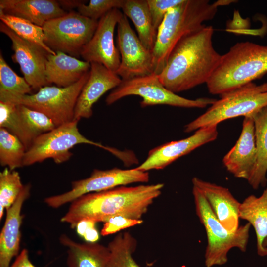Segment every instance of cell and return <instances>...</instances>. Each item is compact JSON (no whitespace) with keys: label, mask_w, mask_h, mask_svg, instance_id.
Here are the masks:
<instances>
[{"label":"cell","mask_w":267,"mask_h":267,"mask_svg":"<svg viewBox=\"0 0 267 267\" xmlns=\"http://www.w3.org/2000/svg\"><path fill=\"white\" fill-rule=\"evenodd\" d=\"M89 74L90 70L69 87L45 86L34 94H14L0 90V101L22 105L42 112L58 127L74 120L77 101Z\"/></svg>","instance_id":"7"},{"label":"cell","mask_w":267,"mask_h":267,"mask_svg":"<svg viewBox=\"0 0 267 267\" xmlns=\"http://www.w3.org/2000/svg\"><path fill=\"white\" fill-rule=\"evenodd\" d=\"M61 244L67 248L68 267H108L110 251L107 246L95 242L80 243L62 234Z\"/></svg>","instance_id":"23"},{"label":"cell","mask_w":267,"mask_h":267,"mask_svg":"<svg viewBox=\"0 0 267 267\" xmlns=\"http://www.w3.org/2000/svg\"><path fill=\"white\" fill-rule=\"evenodd\" d=\"M233 0H183L166 14L158 28L152 50L154 73L159 75L176 44L184 36L201 27L203 22L214 18L218 7Z\"/></svg>","instance_id":"3"},{"label":"cell","mask_w":267,"mask_h":267,"mask_svg":"<svg viewBox=\"0 0 267 267\" xmlns=\"http://www.w3.org/2000/svg\"><path fill=\"white\" fill-rule=\"evenodd\" d=\"M195 211L207 235V245L205 252L206 267L225 264L227 254L233 248L243 252L247 249L251 224L247 222L235 231L226 229L220 222L201 192L193 186Z\"/></svg>","instance_id":"6"},{"label":"cell","mask_w":267,"mask_h":267,"mask_svg":"<svg viewBox=\"0 0 267 267\" xmlns=\"http://www.w3.org/2000/svg\"><path fill=\"white\" fill-rule=\"evenodd\" d=\"M10 267H36L29 258L28 251L24 249L16 258L13 264Z\"/></svg>","instance_id":"36"},{"label":"cell","mask_w":267,"mask_h":267,"mask_svg":"<svg viewBox=\"0 0 267 267\" xmlns=\"http://www.w3.org/2000/svg\"><path fill=\"white\" fill-rule=\"evenodd\" d=\"M239 218L248 221L255 230L257 254L267 256V188L259 197L250 195L241 203Z\"/></svg>","instance_id":"22"},{"label":"cell","mask_w":267,"mask_h":267,"mask_svg":"<svg viewBox=\"0 0 267 267\" xmlns=\"http://www.w3.org/2000/svg\"><path fill=\"white\" fill-rule=\"evenodd\" d=\"M255 126L257 148L255 165L247 181L254 189L264 187L267 182V106L251 116Z\"/></svg>","instance_id":"24"},{"label":"cell","mask_w":267,"mask_h":267,"mask_svg":"<svg viewBox=\"0 0 267 267\" xmlns=\"http://www.w3.org/2000/svg\"><path fill=\"white\" fill-rule=\"evenodd\" d=\"M0 9L40 27L67 13L53 0H0Z\"/></svg>","instance_id":"20"},{"label":"cell","mask_w":267,"mask_h":267,"mask_svg":"<svg viewBox=\"0 0 267 267\" xmlns=\"http://www.w3.org/2000/svg\"><path fill=\"white\" fill-rule=\"evenodd\" d=\"M0 31L11 40L14 51L12 59L19 64L24 78L32 89L38 90L48 86L45 70L49 53L39 45L18 36L2 22L0 23Z\"/></svg>","instance_id":"14"},{"label":"cell","mask_w":267,"mask_h":267,"mask_svg":"<svg viewBox=\"0 0 267 267\" xmlns=\"http://www.w3.org/2000/svg\"><path fill=\"white\" fill-rule=\"evenodd\" d=\"M218 135L217 126L199 129L186 138L172 141L150 150L145 160L136 168L144 172L163 169L197 148L215 140Z\"/></svg>","instance_id":"15"},{"label":"cell","mask_w":267,"mask_h":267,"mask_svg":"<svg viewBox=\"0 0 267 267\" xmlns=\"http://www.w3.org/2000/svg\"><path fill=\"white\" fill-rule=\"evenodd\" d=\"M220 96L204 113L184 126V132L217 126L231 118L252 116L267 106V83L257 85L251 82Z\"/></svg>","instance_id":"5"},{"label":"cell","mask_w":267,"mask_h":267,"mask_svg":"<svg viewBox=\"0 0 267 267\" xmlns=\"http://www.w3.org/2000/svg\"><path fill=\"white\" fill-rule=\"evenodd\" d=\"M0 19L1 22L21 38L39 45L49 54H56L54 51L45 44L42 27L23 18L5 14L0 9Z\"/></svg>","instance_id":"28"},{"label":"cell","mask_w":267,"mask_h":267,"mask_svg":"<svg viewBox=\"0 0 267 267\" xmlns=\"http://www.w3.org/2000/svg\"><path fill=\"white\" fill-rule=\"evenodd\" d=\"M183 0H147L153 26L158 32L166 14Z\"/></svg>","instance_id":"34"},{"label":"cell","mask_w":267,"mask_h":267,"mask_svg":"<svg viewBox=\"0 0 267 267\" xmlns=\"http://www.w3.org/2000/svg\"><path fill=\"white\" fill-rule=\"evenodd\" d=\"M267 73V45L238 42L222 55L206 83L209 92L221 95L261 78Z\"/></svg>","instance_id":"4"},{"label":"cell","mask_w":267,"mask_h":267,"mask_svg":"<svg viewBox=\"0 0 267 267\" xmlns=\"http://www.w3.org/2000/svg\"><path fill=\"white\" fill-rule=\"evenodd\" d=\"M96 222L90 220H83L79 222L76 226V231L79 235L83 237L89 229L95 227Z\"/></svg>","instance_id":"37"},{"label":"cell","mask_w":267,"mask_h":267,"mask_svg":"<svg viewBox=\"0 0 267 267\" xmlns=\"http://www.w3.org/2000/svg\"><path fill=\"white\" fill-rule=\"evenodd\" d=\"M83 237L87 242L95 243L99 238V234L95 227L88 229Z\"/></svg>","instance_id":"39"},{"label":"cell","mask_w":267,"mask_h":267,"mask_svg":"<svg viewBox=\"0 0 267 267\" xmlns=\"http://www.w3.org/2000/svg\"><path fill=\"white\" fill-rule=\"evenodd\" d=\"M149 178L148 172L140 171L136 168L131 169L114 168L106 170L94 169L89 177L73 181L70 190L46 197L44 202L50 207L57 208L71 203L83 195L134 183H146L149 180Z\"/></svg>","instance_id":"11"},{"label":"cell","mask_w":267,"mask_h":267,"mask_svg":"<svg viewBox=\"0 0 267 267\" xmlns=\"http://www.w3.org/2000/svg\"><path fill=\"white\" fill-rule=\"evenodd\" d=\"M27 149L15 135L0 128V164L11 170L23 166Z\"/></svg>","instance_id":"29"},{"label":"cell","mask_w":267,"mask_h":267,"mask_svg":"<svg viewBox=\"0 0 267 267\" xmlns=\"http://www.w3.org/2000/svg\"><path fill=\"white\" fill-rule=\"evenodd\" d=\"M32 88L24 78L17 75L0 53V90L14 94H29Z\"/></svg>","instance_id":"31"},{"label":"cell","mask_w":267,"mask_h":267,"mask_svg":"<svg viewBox=\"0 0 267 267\" xmlns=\"http://www.w3.org/2000/svg\"><path fill=\"white\" fill-rule=\"evenodd\" d=\"M256 156L254 120L252 116L244 117L239 137L224 156L222 162L226 170L234 177L248 181L253 171Z\"/></svg>","instance_id":"17"},{"label":"cell","mask_w":267,"mask_h":267,"mask_svg":"<svg viewBox=\"0 0 267 267\" xmlns=\"http://www.w3.org/2000/svg\"><path fill=\"white\" fill-rule=\"evenodd\" d=\"M90 63L80 60L62 52L55 55L48 54L45 75L48 85L54 84L58 87H68L79 81L90 70Z\"/></svg>","instance_id":"21"},{"label":"cell","mask_w":267,"mask_h":267,"mask_svg":"<svg viewBox=\"0 0 267 267\" xmlns=\"http://www.w3.org/2000/svg\"><path fill=\"white\" fill-rule=\"evenodd\" d=\"M89 78L78 98L74 112V120L89 118L93 114L94 104L107 91L114 89L122 79L104 65L91 63Z\"/></svg>","instance_id":"16"},{"label":"cell","mask_w":267,"mask_h":267,"mask_svg":"<svg viewBox=\"0 0 267 267\" xmlns=\"http://www.w3.org/2000/svg\"><path fill=\"white\" fill-rule=\"evenodd\" d=\"M121 9L123 13L134 24L142 44L152 51L157 31L153 26L147 0H124Z\"/></svg>","instance_id":"25"},{"label":"cell","mask_w":267,"mask_h":267,"mask_svg":"<svg viewBox=\"0 0 267 267\" xmlns=\"http://www.w3.org/2000/svg\"><path fill=\"white\" fill-rule=\"evenodd\" d=\"M117 44L121 62L116 73L122 80L154 73L152 51L143 45L123 13L117 24Z\"/></svg>","instance_id":"12"},{"label":"cell","mask_w":267,"mask_h":267,"mask_svg":"<svg viewBox=\"0 0 267 267\" xmlns=\"http://www.w3.org/2000/svg\"><path fill=\"white\" fill-rule=\"evenodd\" d=\"M61 7L65 10H71L78 8L81 5L85 4L87 0H57Z\"/></svg>","instance_id":"38"},{"label":"cell","mask_w":267,"mask_h":267,"mask_svg":"<svg viewBox=\"0 0 267 267\" xmlns=\"http://www.w3.org/2000/svg\"><path fill=\"white\" fill-rule=\"evenodd\" d=\"M98 23V21L71 11L44 24L42 28L44 43L55 53L59 51L79 57L93 36Z\"/></svg>","instance_id":"9"},{"label":"cell","mask_w":267,"mask_h":267,"mask_svg":"<svg viewBox=\"0 0 267 267\" xmlns=\"http://www.w3.org/2000/svg\"><path fill=\"white\" fill-rule=\"evenodd\" d=\"M213 33L212 26L204 24L178 42L158 75L166 89L177 93L207 83L222 57L213 47Z\"/></svg>","instance_id":"1"},{"label":"cell","mask_w":267,"mask_h":267,"mask_svg":"<svg viewBox=\"0 0 267 267\" xmlns=\"http://www.w3.org/2000/svg\"><path fill=\"white\" fill-rule=\"evenodd\" d=\"M24 185L18 172L6 167L0 173V220L4 210L15 202Z\"/></svg>","instance_id":"30"},{"label":"cell","mask_w":267,"mask_h":267,"mask_svg":"<svg viewBox=\"0 0 267 267\" xmlns=\"http://www.w3.org/2000/svg\"><path fill=\"white\" fill-rule=\"evenodd\" d=\"M163 187V183L121 186L83 195L71 202L61 222L74 229L83 220L104 222L117 216L141 219Z\"/></svg>","instance_id":"2"},{"label":"cell","mask_w":267,"mask_h":267,"mask_svg":"<svg viewBox=\"0 0 267 267\" xmlns=\"http://www.w3.org/2000/svg\"><path fill=\"white\" fill-rule=\"evenodd\" d=\"M193 186L202 193L214 214L222 225L230 231H235L239 226L241 203L224 187L204 181L197 177L192 179Z\"/></svg>","instance_id":"18"},{"label":"cell","mask_w":267,"mask_h":267,"mask_svg":"<svg viewBox=\"0 0 267 267\" xmlns=\"http://www.w3.org/2000/svg\"><path fill=\"white\" fill-rule=\"evenodd\" d=\"M78 121L73 120L36 137L26 151L23 166H30L51 158L56 164L69 160L70 150L80 144L94 145L107 150L108 147L89 140L82 135L78 128Z\"/></svg>","instance_id":"10"},{"label":"cell","mask_w":267,"mask_h":267,"mask_svg":"<svg viewBox=\"0 0 267 267\" xmlns=\"http://www.w3.org/2000/svg\"><path fill=\"white\" fill-rule=\"evenodd\" d=\"M0 128L17 137L27 150L37 137L21 117L17 105L12 102L0 101Z\"/></svg>","instance_id":"26"},{"label":"cell","mask_w":267,"mask_h":267,"mask_svg":"<svg viewBox=\"0 0 267 267\" xmlns=\"http://www.w3.org/2000/svg\"><path fill=\"white\" fill-rule=\"evenodd\" d=\"M124 0H90L88 4H83L78 8L81 15L93 20H99L113 9L122 8Z\"/></svg>","instance_id":"33"},{"label":"cell","mask_w":267,"mask_h":267,"mask_svg":"<svg viewBox=\"0 0 267 267\" xmlns=\"http://www.w3.org/2000/svg\"><path fill=\"white\" fill-rule=\"evenodd\" d=\"M16 105L21 117L37 137L56 127L53 121L44 114L22 105Z\"/></svg>","instance_id":"32"},{"label":"cell","mask_w":267,"mask_h":267,"mask_svg":"<svg viewBox=\"0 0 267 267\" xmlns=\"http://www.w3.org/2000/svg\"><path fill=\"white\" fill-rule=\"evenodd\" d=\"M129 95H138L142 98L141 107L157 105H167L184 108H204L211 105L216 99L201 97L189 99L179 96L166 89L157 75L153 73L143 76L122 80L107 96L105 102L110 105Z\"/></svg>","instance_id":"8"},{"label":"cell","mask_w":267,"mask_h":267,"mask_svg":"<svg viewBox=\"0 0 267 267\" xmlns=\"http://www.w3.org/2000/svg\"><path fill=\"white\" fill-rule=\"evenodd\" d=\"M137 246L136 239L130 232L118 233L107 245L108 267H140L133 256Z\"/></svg>","instance_id":"27"},{"label":"cell","mask_w":267,"mask_h":267,"mask_svg":"<svg viewBox=\"0 0 267 267\" xmlns=\"http://www.w3.org/2000/svg\"><path fill=\"white\" fill-rule=\"evenodd\" d=\"M122 15L123 12L119 9H113L99 20L93 36L81 52V57L84 61L101 64L116 72L120 64L121 56L114 43V33Z\"/></svg>","instance_id":"13"},{"label":"cell","mask_w":267,"mask_h":267,"mask_svg":"<svg viewBox=\"0 0 267 267\" xmlns=\"http://www.w3.org/2000/svg\"><path fill=\"white\" fill-rule=\"evenodd\" d=\"M142 222V219H133L121 216H114L104 222L101 234L102 236L113 234L123 229L141 224Z\"/></svg>","instance_id":"35"},{"label":"cell","mask_w":267,"mask_h":267,"mask_svg":"<svg viewBox=\"0 0 267 267\" xmlns=\"http://www.w3.org/2000/svg\"><path fill=\"white\" fill-rule=\"evenodd\" d=\"M30 190V184L24 185L15 202L6 210V217L0 234V267H10L12 259L18 254L22 221L21 212Z\"/></svg>","instance_id":"19"}]
</instances>
